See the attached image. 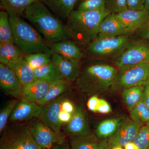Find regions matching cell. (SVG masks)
<instances>
[{"instance_id": "1", "label": "cell", "mask_w": 149, "mask_h": 149, "mask_svg": "<svg viewBox=\"0 0 149 149\" xmlns=\"http://www.w3.org/2000/svg\"><path fill=\"white\" fill-rule=\"evenodd\" d=\"M117 73L118 69L111 65L92 60L81 67L75 83L82 93L92 96L114 87Z\"/></svg>"}, {"instance_id": "2", "label": "cell", "mask_w": 149, "mask_h": 149, "mask_svg": "<svg viewBox=\"0 0 149 149\" xmlns=\"http://www.w3.org/2000/svg\"><path fill=\"white\" fill-rule=\"evenodd\" d=\"M22 15L50 45L62 40H72L66 24L51 13L40 1L28 7Z\"/></svg>"}, {"instance_id": "3", "label": "cell", "mask_w": 149, "mask_h": 149, "mask_svg": "<svg viewBox=\"0 0 149 149\" xmlns=\"http://www.w3.org/2000/svg\"><path fill=\"white\" fill-rule=\"evenodd\" d=\"M111 13L107 8L94 11H72L66 24L72 40L78 45L87 47L97 37L102 21Z\"/></svg>"}, {"instance_id": "4", "label": "cell", "mask_w": 149, "mask_h": 149, "mask_svg": "<svg viewBox=\"0 0 149 149\" xmlns=\"http://www.w3.org/2000/svg\"><path fill=\"white\" fill-rule=\"evenodd\" d=\"M3 9L9 15L14 43L24 55L36 53L52 54L50 45H48L35 27L28 24L13 11L7 8Z\"/></svg>"}, {"instance_id": "5", "label": "cell", "mask_w": 149, "mask_h": 149, "mask_svg": "<svg viewBox=\"0 0 149 149\" xmlns=\"http://www.w3.org/2000/svg\"><path fill=\"white\" fill-rule=\"evenodd\" d=\"M0 149H42L33 139L28 125L6 127L0 139Z\"/></svg>"}, {"instance_id": "6", "label": "cell", "mask_w": 149, "mask_h": 149, "mask_svg": "<svg viewBox=\"0 0 149 149\" xmlns=\"http://www.w3.org/2000/svg\"><path fill=\"white\" fill-rule=\"evenodd\" d=\"M130 40L128 35L97 38L86 47L85 54L95 59L112 60Z\"/></svg>"}, {"instance_id": "7", "label": "cell", "mask_w": 149, "mask_h": 149, "mask_svg": "<svg viewBox=\"0 0 149 149\" xmlns=\"http://www.w3.org/2000/svg\"><path fill=\"white\" fill-rule=\"evenodd\" d=\"M117 68L149 63V45L142 40H130L111 60Z\"/></svg>"}, {"instance_id": "8", "label": "cell", "mask_w": 149, "mask_h": 149, "mask_svg": "<svg viewBox=\"0 0 149 149\" xmlns=\"http://www.w3.org/2000/svg\"><path fill=\"white\" fill-rule=\"evenodd\" d=\"M114 87L124 89L143 85L149 78V63L123 67L117 68Z\"/></svg>"}, {"instance_id": "9", "label": "cell", "mask_w": 149, "mask_h": 149, "mask_svg": "<svg viewBox=\"0 0 149 149\" xmlns=\"http://www.w3.org/2000/svg\"><path fill=\"white\" fill-rule=\"evenodd\" d=\"M28 127L33 139L42 149H51L54 144L65 142V136L58 135L39 119L30 123Z\"/></svg>"}, {"instance_id": "10", "label": "cell", "mask_w": 149, "mask_h": 149, "mask_svg": "<svg viewBox=\"0 0 149 149\" xmlns=\"http://www.w3.org/2000/svg\"><path fill=\"white\" fill-rule=\"evenodd\" d=\"M143 124L134 122L131 119H123L115 133L107 139L110 148L116 146L124 147L133 142Z\"/></svg>"}, {"instance_id": "11", "label": "cell", "mask_w": 149, "mask_h": 149, "mask_svg": "<svg viewBox=\"0 0 149 149\" xmlns=\"http://www.w3.org/2000/svg\"><path fill=\"white\" fill-rule=\"evenodd\" d=\"M65 98L66 97L63 94L44 106L42 111L38 118L55 132L61 136L64 135L61 132L63 124L59 119V115L62 110V103Z\"/></svg>"}, {"instance_id": "12", "label": "cell", "mask_w": 149, "mask_h": 149, "mask_svg": "<svg viewBox=\"0 0 149 149\" xmlns=\"http://www.w3.org/2000/svg\"><path fill=\"white\" fill-rule=\"evenodd\" d=\"M65 133L70 138L85 136L91 133L87 115L82 104L75 106L71 120L64 127Z\"/></svg>"}, {"instance_id": "13", "label": "cell", "mask_w": 149, "mask_h": 149, "mask_svg": "<svg viewBox=\"0 0 149 149\" xmlns=\"http://www.w3.org/2000/svg\"><path fill=\"white\" fill-rule=\"evenodd\" d=\"M0 86L6 95L15 98L22 97L23 85L13 70L6 65L0 63Z\"/></svg>"}, {"instance_id": "14", "label": "cell", "mask_w": 149, "mask_h": 149, "mask_svg": "<svg viewBox=\"0 0 149 149\" xmlns=\"http://www.w3.org/2000/svg\"><path fill=\"white\" fill-rule=\"evenodd\" d=\"M51 59L64 80L68 83L75 82L81 70L80 61L67 58L54 53L51 55Z\"/></svg>"}, {"instance_id": "15", "label": "cell", "mask_w": 149, "mask_h": 149, "mask_svg": "<svg viewBox=\"0 0 149 149\" xmlns=\"http://www.w3.org/2000/svg\"><path fill=\"white\" fill-rule=\"evenodd\" d=\"M132 33L117 18L115 13H111L102 21L97 38L127 36Z\"/></svg>"}, {"instance_id": "16", "label": "cell", "mask_w": 149, "mask_h": 149, "mask_svg": "<svg viewBox=\"0 0 149 149\" xmlns=\"http://www.w3.org/2000/svg\"><path fill=\"white\" fill-rule=\"evenodd\" d=\"M44 106L22 99L17 102L12 113L10 120L12 121H26L34 118H38Z\"/></svg>"}, {"instance_id": "17", "label": "cell", "mask_w": 149, "mask_h": 149, "mask_svg": "<svg viewBox=\"0 0 149 149\" xmlns=\"http://www.w3.org/2000/svg\"><path fill=\"white\" fill-rule=\"evenodd\" d=\"M115 14L121 23L133 32L149 19V13L145 9L137 10L128 9Z\"/></svg>"}, {"instance_id": "18", "label": "cell", "mask_w": 149, "mask_h": 149, "mask_svg": "<svg viewBox=\"0 0 149 149\" xmlns=\"http://www.w3.org/2000/svg\"><path fill=\"white\" fill-rule=\"evenodd\" d=\"M52 53L67 58L80 61L85 55L77 43L71 39L62 40L51 44Z\"/></svg>"}, {"instance_id": "19", "label": "cell", "mask_w": 149, "mask_h": 149, "mask_svg": "<svg viewBox=\"0 0 149 149\" xmlns=\"http://www.w3.org/2000/svg\"><path fill=\"white\" fill-rule=\"evenodd\" d=\"M70 149H110L107 140L99 139L92 133L71 138Z\"/></svg>"}, {"instance_id": "20", "label": "cell", "mask_w": 149, "mask_h": 149, "mask_svg": "<svg viewBox=\"0 0 149 149\" xmlns=\"http://www.w3.org/2000/svg\"><path fill=\"white\" fill-rule=\"evenodd\" d=\"M51 83L35 80L24 87L22 99L37 103L45 97L49 89Z\"/></svg>"}, {"instance_id": "21", "label": "cell", "mask_w": 149, "mask_h": 149, "mask_svg": "<svg viewBox=\"0 0 149 149\" xmlns=\"http://www.w3.org/2000/svg\"><path fill=\"white\" fill-rule=\"evenodd\" d=\"M24 56L7 65L13 70L20 80L23 87L36 80L34 70L32 69L26 61Z\"/></svg>"}, {"instance_id": "22", "label": "cell", "mask_w": 149, "mask_h": 149, "mask_svg": "<svg viewBox=\"0 0 149 149\" xmlns=\"http://www.w3.org/2000/svg\"><path fill=\"white\" fill-rule=\"evenodd\" d=\"M62 18L67 19L78 0H40Z\"/></svg>"}, {"instance_id": "23", "label": "cell", "mask_w": 149, "mask_h": 149, "mask_svg": "<svg viewBox=\"0 0 149 149\" xmlns=\"http://www.w3.org/2000/svg\"><path fill=\"white\" fill-rule=\"evenodd\" d=\"M123 119L122 117L114 118L102 121L96 128V136L103 140L110 138L117 131Z\"/></svg>"}, {"instance_id": "24", "label": "cell", "mask_w": 149, "mask_h": 149, "mask_svg": "<svg viewBox=\"0 0 149 149\" xmlns=\"http://www.w3.org/2000/svg\"><path fill=\"white\" fill-rule=\"evenodd\" d=\"M24 55L14 43H0V62L8 65Z\"/></svg>"}, {"instance_id": "25", "label": "cell", "mask_w": 149, "mask_h": 149, "mask_svg": "<svg viewBox=\"0 0 149 149\" xmlns=\"http://www.w3.org/2000/svg\"><path fill=\"white\" fill-rule=\"evenodd\" d=\"M34 71L36 80L52 83L57 80L64 79L52 62L34 70Z\"/></svg>"}, {"instance_id": "26", "label": "cell", "mask_w": 149, "mask_h": 149, "mask_svg": "<svg viewBox=\"0 0 149 149\" xmlns=\"http://www.w3.org/2000/svg\"><path fill=\"white\" fill-rule=\"evenodd\" d=\"M68 87V82L64 79L57 80L51 83L47 95L37 103L44 106L50 102L63 95Z\"/></svg>"}, {"instance_id": "27", "label": "cell", "mask_w": 149, "mask_h": 149, "mask_svg": "<svg viewBox=\"0 0 149 149\" xmlns=\"http://www.w3.org/2000/svg\"><path fill=\"white\" fill-rule=\"evenodd\" d=\"M143 86H135L124 89L123 91V100L127 109L131 111L142 99Z\"/></svg>"}, {"instance_id": "28", "label": "cell", "mask_w": 149, "mask_h": 149, "mask_svg": "<svg viewBox=\"0 0 149 149\" xmlns=\"http://www.w3.org/2000/svg\"><path fill=\"white\" fill-rule=\"evenodd\" d=\"M0 43H14L12 29L7 12H0Z\"/></svg>"}, {"instance_id": "29", "label": "cell", "mask_w": 149, "mask_h": 149, "mask_svg": "<svg viewBox=\"0 0 149 149\" xmlns=\"http://www.w3.org/2000/svg\"><path fill=\"white\" fill-rule=\"evenodd\" d=\"M40 0H1L2 8L9 9L18 15H23L26 9Z\"/></svg>"}, {"instance_id": "30", "label": "cell", "mask_w": 149, "mask_h": 149, "mask_svg": "<svg viewBox=\"0 0 149 149\" xmlns=\"http://www.w3.org/2000/svg\"><path fill=\"white\" fill-rule=\"evenodd\" d=\"M130 115L134 122L143 124L149 121V108L142 100L130 111Z\"/></svg>"}, {"instance_id": "31", "label": "cell", "mask_w": 149, "mask_h": 149, "mask_svg": "<svg viewBox=\"0 0 149 149\" xmlns=\"http://www.w3.org/2000/svg\"><path fill=\"white\" fill-rule=\"evenodd\" d=\"M51 55L45 53H36L25 55L24 58L30 67L35 70L51 62Z\"/></svg>"}, {"instance_id": "32", "label": "cell", "mask_w": 149, "mask_h": 149, "mask_svg": "<svg viewBox=\"0 0 149 149\" xmlns=\"http://www.w3.org/2000/svg\"><path fill=\"white\" fill-rule=\"evenodd\" d=\"M17 100H13L9 101L0 111V133L1 135L4 130L6 128L9 118L13 111L15 107L17 102Z\"/></svg>"}, {"instance_id": "33", "label": "cell", "mask_w": 149, "mask_h": 149, "mask_svg": "<svg viewBox=\"0 0 149 149\" xmlns=\"http://www.w3.org/2000/svg\"><path fill=\"white\" fill-rule=\"evenodd\" d=\"M106 8L105 0H83L77 7L79 11H94Z\"/></svg>"}, {"instance_id": "34", "label": "cell", "mask_w": 149, "mask_h": 149, "mask_svg": "<svg viewBox=\"0 0 149 149\" xmlns=\"http://www.w3.org/2000/svg\"><path fill=\"white\" fill-rule=\"evenodd\" d=\"M140 149H149V127L143 125L133 141Z\"/></svg>"}, {"instance_id": "35", "label": "cell", "mask_w": 149, "mask_h": 149, "mask_svg": "<svg viewBox=\"0 0 149 149\" xmlns=\"http://www.w3.org/2000/svg\"><path fill=\"white\" fill-rule=\"evenodd\" d=\"M106 7L112 13L117 14L128 9L127 0H105Z\"/></svg>"}, {"instance_id": "36", "label": "cell", "mask_w": 149, "mask_h": 149, "mask_svg": "<svg viewBox=\"0 0 149 149\" xmlns=\"http://www.w3.org/2000/svg\"><path fill=\"white\" fill-rule=\"evenodd\" d=\"M136 37L149 45V19L135 31Z\"/></svg>"}, {"instance_id": "37", "label": "cell", "mask_w": 149, "mask_h": 149, "mask_svg": "<svg viewBox=\"0 0 149 149\" xmlns=\"http://www.w3.org/2000/svg\"><path fill=\"white\" fill-rule=\"evenodd\" d=\"M112 109L110 104L102 99H100L97 112L102 114H108L111 112Z\"/></svg>"}, {"instance_id": "38", "label": "cell", "mask_w": 149, "mask_h": 149, "mask_svg": "<svg viewBox=\"0 0 149 149\" xmlns=\"http://www.w3.org/2000/svg\"><path fill=\"white\" fill-rule=\"evenodd\" d=\"M100 99L97 95L92 96L88 100L87 107L88 109L93 112H97Z\"/></svg>"}, {"instance_id": "39", "label": "cell", "mask_w": 149, "mask_h": 149, "mask_svg": "<svg viewBox=\"0 0 149 149\" xmlns=\"http://www.w3.org/2000/svg\"><path fill=\"white\" fill-rule=\"evenodd\" d=\"M129 9L143 10L145 8V0H127Z\"/></svg>"}, {"instance_id": "40", "label": "cell", "mask_w": 149, "mask_h": 149, "mask_svg": "<svg viewBox=\"0 0 149 149\" xmlns=\"http://www.w3.org/2000/svg\"><path fill=\"white\" fill-rule=\"evenodd\" d=\"M75 109L74 104L68 99H65L62 103L61 109L65 111L73 113Z\"/></svg>"}, {"instance_id": "41", "label": "cell", "mask_w": 149, "mask_h": 149, "mask_svg": "<svg viewBox=\"0 0 149 149\" xmlns=\"http://www.w3.org/2000/svg\"><path fill=\"white\" fill-rule=\"evenodd\" d=\"M142 100L146 104L149 108V78L143 85Z\"/></svg>"}, {"instance_id": "42", "label": "cell", "mask_w": 149, "mask_h": 149, "mask_svg": "<svg viewBox=\"0 0 149 149\" xmlns=\"http://www.w3.org/2000/svg\"><path fill=\"white\" fill-rule=\"evenodd\" d=\"M72 113L67 112L61 110L59 115V119L62 124H67L71 120Z\"/></svg>"}, {"instance_id": "43", "label": "cell", "mask_w": 149, "mask_h": 149, "mask_svg": "<svg viewBox=\"0 0 149 149\" xmlns=\"http://www.w3.org/2000/svg\"><path fill=\"white\" fill-rule=\"evenodd\" d=\"M51 149H70V148L68 145L64 142L62 143L56 144Z\"/></svg>"}, {"instance_id": "44", "label": "cell", "mask_w": 149, "mask_h": 149, "mask_svg": "<svg viewBox=\"0 0 149 149\" xmlns=\"http://www.w3.org/2000/svg\"><path fill=\"white\" fill-rule=\"evenodd\" d=\"M124 149H140L133 142H129L124 146Z\"/></svg>"}, {"instance_id": "45", "label": "cell", "mask_w": 149, "mask_h": 149, "mask_svg": "<svg viewBox=\"0 0 149 149\" xmlns=\"http://www.w3.org/2000/svg\"><path fill=\"white\" fill-rule=\"evenodd\" d=\"M149 13V0H145V8Z\"/></svg>"}, {"instance_id": "46", "label": "cell", "mask_w": 149, "mask_h": 149, "mask_svg": "<svg viewBox=\"0 0 149 149\" xmlns=\"http://www.w3.org/2000/svg\"><path fill=\"white\" fill-rule=\"evenodd\" d=\"M111 149H123V147L120 146H116L113 147V148H112Z\"/></svg>"}, {"instance_id": "47", "label": "cell", "mask_w": 149, "mask_h": 149, "mask_svg": "<svg viewBox=\"0 0 149 149\" xmlns=\"http://www.w3.org/2000/svg\"><path fill=\"white\" fill-rule=\"evenodd\" d=\"M146 124H147V125H147V126H148V127H149V122H148L147 123H146Z\"/></svg>"}, {"instance_id": "48", "label": "cell", "mask_w": 149, "mask_h": 149, "mask_svg": "<svg viewBox=\"0 0 149 149\" xmlns=\"http://www.w3.org/2000/svg\"></svg>"}]
</instances>
